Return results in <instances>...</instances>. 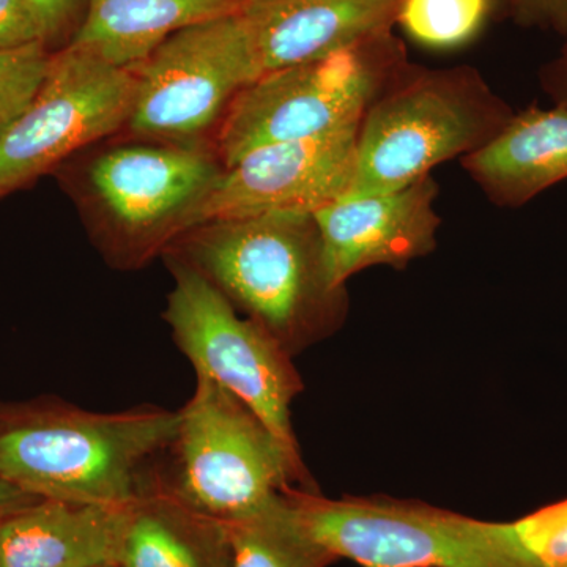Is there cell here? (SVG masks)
Segmentation results:
<instances>
[{"mask_svg":"<svg viewBox=\"0 0 567 567\" xmlns=\"http://www.w3.org/2000/svg\"><path fill=\"white\" fill-rule=\"evenodd\" d=\"M43 28L47 43L80 25L87 0H29ZM76 29H73V32Z\"/></svg>","mask_w":567,"mask_h":567,"instance_id":"obj_23","label":"cell"},{"mask_svg":"<svg viewBox=\"0 0 567 567\" xmlns=\"http://www.w3.org/2000/svg\"><path fill=\"white\" fill-rule=\"evenodd\" d=\"M402 0H244V21L259 78L380 39Z\"/></svg>","mask_w":567,"mask_h":567,"instance_id":"obj_13","label":"cell"},{"mask_svg":"<svg viewBox=\"0 0 567 567\" xmlns=\"http://www.w3.org/2000/svg\"><path fill=\"white\" fill-rule=\"evenodd\" d=\"M517 20L567 31V0H511Z\"/></svg>","mask_w":567,"mask_h":567,"instance_id":"obj_24","label":"cell"},{"mask_svg":"<svg viewBox=\"0 0 567 567\" xmlns=\"http://www.w3.org/2000/svg\"><path fill=\"white\" fill-rule=\"evenodd\" d=\"M224 524L233 550L230 567H327L338 561L306 529L287 492Z\"/></svg>","mask_w":567,"mask_h":567,"instance_id":"obj_18","label":"cell"},{"mask_svg":"<svg viewBox=\"0 0 567 567\" xmlns=\"http://www.w3.org/2000/svg\"><path fill=\"white\" fill-rule=\"evenodd\" d=\"M132 506L37 499L0 520L2 567L118 566Z\"/></svg>","mask_w":567,"mask_h":567,"instance_id":"obj_14","label":"cell"},{"mask_svg":"<svg viewBox=\"0 0 567 567\" xmlns=\"http://www.w3.org/2000/svg\"><path fill=\"white\" fill-rule=\"evenodd\" d=\"M244 0H87L70 47L136 69L163 41L189 25L240 9Z\"/></svg>","mask_w":567,"mask_h":567,"instance_id":"obj_16","label":"cell"},{"mask_svg":"<svg viewBox=\"0 0 567 567\" xmlns=\"http://www.w3.org/2000/svg\"><path fill=\"white\" fill-rule=\"evenodd\" d=\"M439 186L431 175L395 192L339 197L312 213L324 268L338 289L375 265L405 267L435 248Z\"/></svg>","mask_w":567,"mask_h":567,"instance_id":"obj_12","label":"cell"},{"mask_svg":"<svg viewBox=\"0 0 567 567\" xmlns=\"http://www.w3.org/2000/svg\"><path fill=\"white\" fill-rule=\"evenodd\" d=\"M162 480L193 509L229 522L279 494L315 491L301 454L284 445L244 401L197 375L178 410V431Z\"/></svg>","mask_w":567,"mask_h":567,"instance_id":"obj_5","label":"cell"},{"mask_svg":"<svg viewBox=\"0 0 567 567\" xmlns=\"http://www.w3.org/2000/svg\"><path fill=\"white\" fill-rule=\"evenodd\" d=\"M134 70L125 128L142 141L204 145L246 85L259 78L238 10L175 32Z\"/></svg>","mask_w":567,"mask_h":567,"instance_id":"obj_9","label":"cell"},{"mask_svg":"<svg viewBox=\"0 0 567 567\" xmlns=\"http://www.w3.org/2000/svg\"><path fill=\"white\" fill-rule=\"evenodd\" d=\"M51 58L44 43L0 51V137L31 104L47 78Z\"/></svg>","mask_w":567,"mask_h":567,"instance_id":"obj_20","label":"cell"},{"mask_svg":"<svg viewBox=\"0 0 567 567\" xmlns=\"http://www.w3.org/2000/svg\"><path fill=\"white\" fill-rule=\"evenodd\" d=\"M173 275L163 320L169 324L175 346L197 375L218 383L256 413L290 450L298 451L293 434V399L303 380L292 354L235 306L192 265L163 254Z\"/></svg>","mask_w":567,"mask_h":567,"instance_id":"obj_8","label":"cell"},{"mask_svg":"<svg viewBox=\"0 0 567 567\" xmlns=\"http://www.w3.org/2000/svg\"><path fill=\"white\" fill-rule=\"evenodd\" d=\"M226 524L193 509L163 483L132 506L118 567H230Z\"/></svg>","mask_w":567,"mask_h":567,"instance_id":"obj_17","label":"cell"},{"mask_svg":"<svg viewBox=\"0 0 567 567\" xmlns=\"http://www.w3.org/2000/svg\"><path fill=\"white\" fill-rule=\"evenodd\" d=\"M47 43L43 28L29 0H0V51Z\"/></svg>","mask_w":567,"mask_h":567,"instance_id":"obj_22","label":"cell"},{"mask_svg":"<svg viewBox=\"0 0 567 567\" xmlns=\"http://www.w3.org/2000/svg\"><path fill=\"white\" fill-rule=\"evenodd\" d=\"M177 431L178 412L155 405L0 402V477L39 499L132 506L158 480Z\"/></svg>","mask_w":567,"mask_h":567,"instance_id":"obj_1","label":"cell"},{"mask_svg":"<svg viewBox=\"0 0 567 567\" xmlns=\"http://www.w3.org/2000/svg\"><path fill=\"white\" fill-rule=\"evenodd\" d=\"M514 112L470 70L394 76L360 123L352 196L395 192L483 147Z\"/></svg>","mask_w":567,"mask_h":567,"instance_id":"obj_4","label":"cell"},{"mask_svg":"<svg viewBox=\"0 0 567 567\" xmlns=\"http://www.w3.org/2000/svg\"><path fill=\"white\" fill-rule=\"evenodd\" d=\"M0 567H2V561H0Z\"/></svg>","mask_w":567,"mask_h":567,"instance_id":"obj_28","label":"cell"},{"mask_svg":"<svg viewBox=\"0 0 567 567\" xmlns=\"http://www.w3.org/2000/svg\"><path fill=\"white\" fill-rule=\"evenodd\" d=\"M164 254L192 265L292 357L344 320L346 289L328 278L312 213L212 219L186 230Z\"/></svg>","mask_w":567,"mask_h":567,"instance_id":"obj_2","label":"cell"},{"mask_svg":"<svg viewBox=\"0 0 567 567\" xmlns=\"http://www.w3.org/2000/svg\"><path fill=\"white\" fill-rule=\"evenodd\" d=\"M491 6V0H402L395 21L421 47L454 50L477 35Z\"/></svg>","mask_w":567,"mask_h":567,"instance_id":"obj_19","label":"cell"},{"mask_svg":"<svg viewBox=\"0 0 567 567\" xmlns=\"http://www.w3.org/2000/svg\"><path fill=\"white\" fill-rule=\"evenodd\" d=\"M464 167L492 203H529L567 178V106L514 114L483 147L464 156Z\"/></svg>","mask_w":567,"mask_h":567,"instance_id":"obj_15","label":"cell"},{"mask_svg":"<svg viewBox=\"0 0 567 567\" xmlns=\"http://www.w3.org/2000/svg\"><path fill=\"white\" fill-rule=\"evenodd\" d=\"M102 567H118V566H102Z\"/></svg>","mask_w":567,"mask_h":567,"instance_id":"obj_27","label":"cell"},{"mask_svg":"<svg viewBox=\"0 0 567 567\" xmlns=\"http://www.w3.org/2000/svg\"><path fill=\"white\" fill-rule=\"evenodd\" d=\"M514 532L536 567H567V499L513 522Z\"/></svg>","mask_w":567,"mask_h":567,"instance_id":"obj_21","label":"cell"},{"mask_svg":"<svg viewBox=\"0 0 567 567\" xmlns=\"http://www.w3.org/2000/svg\"><path fill=\"white\" fill-rule=\"evenodd\" d=\"M364 41L257 78L238 93L215 133L213 152L223 167L276 142L305 140L363 121L393 81V59Z\"/></svg>","mask_w":567,"mask_h":567,"instance_id":"obj_7","label":"cell"},{"mask_svg":"<svg viewBox=\"0 0 567 567\" xmlns=\"http://www.w3.org/2000/svg\"><path fill=\"white\" fill-rule=\"evenodd\" d=\"M35 496H31L21 492L20 488L11 486L10 483L0 477V520L21 507L31 505L37 502Z\"/></svg>","mask_w":567,"mask_h":567,"instance_id":"obj_26","label":"cell"},{"mask_svg":"<svg viewBox=\"0 0 567 567\" xmlns=\"http://www.w3.org/2000/svg\"><path fill=\"white\" fill-rule=\"evenodd\" d=\"M223 169L205 145L144 141L92 153L69 185L107 264L137 270L192 229Z\"/></svg>","mask_w":567,"mask_h":567,"instance_id":"obj_3","label":"cell"},{"mask_svg":"<svg viewBox=\"0 0 567 567\" xmlns=\"http://www.w3.org/2000/svg\"><path fill=\"white\" fill-rule=\"evenodd\" d=\"M134 84V70L91 52L70 44L54 52L39 92L0 137V197L125 130Z\"/></svg>","mask_w":567,"mask_h":567,"instance_id":"obj_10","label":"cell"},{"mask_svg":"<svg viewBox=\"0 0 567 567\" xmlns=\"http://www.w3.org/2000/svg\"><path fill=\"white\" fill-rule=\"evenodd\" d=\"M544 87L557 100L558 104L567 106V48L565 55L547 71Z\"/></svg>","mask_w":567,"mask_h":567,"instance_id":"obj_25","label":"cell"},{"mask_svg":"<svg viewBox=\"0 0 567 567\" xmlns=\"http://www.w3.org/2000/svg\"><path fill=\"white\" fill-rule=\"evenodd\" d=\"M360 123L336 132L276 142L224 167L193 216L212 219L274 212L315 213L346 196L357 166Z\"/></svg>","mask_w":567,"mask_h":567,"instance_id":"obj_11","label":"cell"},{"mask_svg":"<svg viewBox=\"0 0 567 567\" xmlns=\"http://www.w3.org/2000/svg\"><path fill=\"white\" fill-rule=\"evenodd\" d=\"M306 529L361 567H535L513 522H486L417 502L331 499L287 492Z\"/></svg>","mask_w":567,"mask_h":567,"instance_id":"obj_6","label":"cell"}]
</instances>
